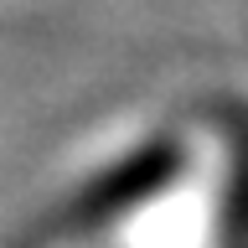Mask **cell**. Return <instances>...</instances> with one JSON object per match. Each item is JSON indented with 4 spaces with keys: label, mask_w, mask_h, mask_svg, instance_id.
<instances>
[]
</instances>
